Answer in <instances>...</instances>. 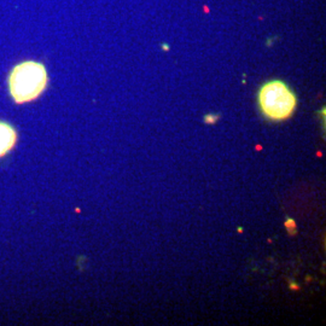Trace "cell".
Masks as SVG:
<instances>
[{"instance_id":"cell-1","label":"cell","mask_w":326,"mask_h":326,"mask_svg":"<svg viewBox=\"0 0 326 326\" xmlns=\"http://www.w3.org/2000/svg\"><path fill=\"white\" fill-rule=\"evenodd\" d=\"M48 85V71L42 63L27 61L16 65L9 77V90L18 104L37 98Z\"/></svg>"},{"instance_id":"cell-2","label":"cell","mask_w":326,"mask_h":326,"mask_svg":"<svg viewBox=\"0 0 326 326\" xmlns=\"http://www.w3.org/2000/svg\"><path fill=\"white\" fill-rule=\"evenodd\" d=\"M259 105L269 120L283 121L296 109V97L283 81L273 80L265 84L259 92Z\"/></svg>"},{"instance_id":"cell-3","label":"cell","mask_w":326,"mask_h":326,"mask_svg":"<svg viewBox=\"0 0 326 326\" xmlns=\"http://www.w3.org/2000/svg\"><path fill=\"white\" fill-rule=\"evenodd\" d=\"M17 140L16 131L10 125L5 122H0V157L5 156L12 147L15 146Z\"/></svg>"},{"instance_id":"cell-4","label":"cell","mask_w":326,"mask_h":326,"mask_svg":"<svg viewBox=\"0 0 326 326\" xmlns=\"http://www.w3.org/2000/svg\"><path fill=\"white\" fill-rule=\"evenodd\" d=\"M285 227L289 230L290 234L295 233V228H296V225H295V221L293 220V219H288V220L285 221Z\"/></svg>"},{"instance_id":"cell-5","label":"cell","mask_w":326,"mask_h":326,"mask_svg":"<svg viewBox=\"0 0 326 326\" xmlns=\"http://www.w3.org/2000/svg\"><path fill=\"white\" fill-rule=\"evenodd\" d=\"M218 121V116L216 115H207L205 117L206 124H215Z\"/></svg>"}]
</instances>
